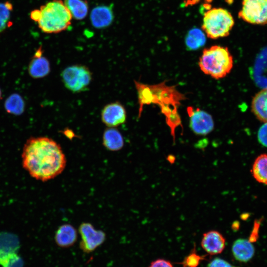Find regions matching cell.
Returning a JSON list of instances; mask_svg holds the SVG:
<instances>
[{"mask_svg": "<svg viewBox=\"0 0 267 267\" xmlns=\"http://www.w3.org/2000/svg\"><path fill=\"white\" fill-rule=\"evenodd\" d=\"M30 17L44 33L57 34L66 30L73 17L62 0H52L31 11Z\"/></svg>", "mask_w": 267, "mask_h": 267, "instance_id": "3", "label": "cell"}, {"mask_svg": "<svg viewBox=\"0 0 267 267\" xmlns=\"http://www.w3.org/2000/svg\"><path fill=\"white\" fill-rule=\"evenodd\" d=\"M1 266L2 267H23L24 261L22 258L16 253L11 256Z\"/></svg>", "mask_w": 267, "mask_h": 267, "instance_id": "25", "label": "cell"}, {"mask_svg": "<svg viewBox=\"0 0 267 267\" xmlns=\"http://www.w3.org/2000/svg\"><path fill=\"white\" fill-rule=\"evenodd\" d=\"M234 24L230 12L223 8L215 7L204 13L202 29L209 38L217 39L228 36Z\"/></svg>", "mask_w": 267, "mask_h": 267, "instance_id": "5", "label": "cell"}, {"mask_svg": "<svg viewBox=\"0 0 267 267\" xmlns=\"http://www.w3.org/2000/svg\"><path fill=\"white\" fill-rule=\"evenodd\" d=\"M251 173L257 181L267 185V154H262L256 158Z\"/></svg>", "mask_w": 267, "mask_h": 267, "instance_id": "19", "label": "cell"}, {"mask_svg": "<svg viewBox=\"0 0 267 267\" xmlns=\"http://www.w3.org/2000/svg\"><path fill=\"white\" fill-rule=\"evenodd\" d=\"M207 267H237L225 260L219 258H215L207 265Z\"/></svg>", "mask_w": 267, "mask_h": 267, "instance_id": "27", "label": "cell"}, {"mask_svg": "<svg viewBox=\"0 0 267 267\" xmlns=\"http://www.w3.org/2000/svg\"><path fill=\"white\" fill-rule=\"evenodd\" d=\"M187 111L189 117V127L195 134L205 135L214 130V120L209 113L190 106L187 107Z\"/></svg>", "mask_w": 267, "mask_h": 267, "instance_id": "9", "label": "cell"}, {"mask_svg": "<svg viewBox=\"0 0 267 267\" xmlns=\"http://www.w3.org/2000/svg\"><path fill=\"white\" fill-rule=\"evenodd\" d=\"M233 64V57L228 48L217 45L205 48L198 61L200 70L216 80L229 74Z\"/></svg>", "mask_w": 267, "mask_h": 267, "instance_id": "4", "label": "cell"}, {"mask_svg": "<svg viewBox=\"0 0 267 267\" xmlns=\"http://www.w3.org/2000/svg\"><path fill=\"white\" fill-rule=\"evenodd\" d=\"M65 87L73 92L87 90L92 80V74L85 66L74 65L65 68L61 74Z\"/></svg>", "mask_w": 267, "mask_h": 267, "instance_id": "6", "label": "cell"}, {"mask_svg": "<svg viewBox=\"0 0 267 267\" xmlns=\"http://www.w3.org/2000/svg\"><path fill=\"white\" fill-rule=\"evenodd\" d=\"M91 25L95 28L108 27L113 22L114 14L110 6L99 5L94 7L90 14Z\"/></svg>", "mask_w": 267, "mask_h": 267, "instance_id": "14", "label": "cell"}, {"mask_svg": "<svg viewBox=\"0 0 267 267\" xmlns=\"http://www.w3.org/2000/svg\"><path fill=\"white\" fill-rule=\"evenodd\" d=\"M78 238L77 231L71 224H64L57 229L55 234V241L59 247L67 248L73 245Z\"/></svg>", "mask_w": 267, "mask_h": 267, "instance_id": "16", "label": "cell"}, {"mask_svg": "<svg viewBox=\"0 0 267 267\" xmlns=\"http://www.w3.org/2000/svg\"><path fill=\"white\" fill-rule=\"evenodd\" d=\"M102 122L108 127H115L124 123L127 114L125 107L119 102L106 105L101 111Z\"/></svg>", "mask_w": 267, "mask_h": 267, "instance_id": "10", "label": "cell"}, {"mask_svg": "<svg viewBox=\"0 0 267 267\" xmlns=\"http://www.w3.org/2000/svg\"><path fill=\"white\" fill-rule=\"evenodd\" d=\"M201 246L210 255L221 253L225 246V239L218 231L211 230L203 234Z\"/></svg>", "mask_w": 267, "mask_h": 267, "instance_id": "12", "label": "cell"}, {"mask_svg": "<svg viewBox=\"0 0 267 267\" xmlns=\"http://www.w3.org/2000/svg\"><path fill=\"white\" fill-rule=\"evenodd\" d=\"M251 108L258 119L267 122V88L262 89L254 96Z\"/></svg>", "mask_w": 267, "mask_h": 267, "instance_id": "17", "label": "cell"}, {"mask_svg": "<svg viewBox=\"0 0 267 267\" xmlns=\"http://www.w3.org/2000/svg\"><path fill=\"white\" fill-rule=\"evenodd\" d=\"M1 90L0 89V97H1Z\"/></svg>", "mask_w": 267, "mask_h": 267, "instance_id": "29", "label": "cell"}, {"mask_svg": "<svg viewBox=\"0 0 267 267\" xmlns=\"http://www.w3.org/2000/svg\"><path fill=\"white\" fill-rule=\"evenodd\" d=\"M203 258L196 253H192L184 259L182 263V267H197Z\"/></svg>", "mask_w": 267, "mask_h": 267, "instance_id": "24", "label": "cell"}, {"mask_svg": "<svg viewBox=\"0 0 267 267\" xmlns=\"http://www.w3.org/2000/svg\"><path fill=\"white\" fill-rule=\"evenodd\" d=\"M18 237L8 232H0V265L2 266L13 255L18 253L20 248Z\"/></svg>", "mask_w": 267, "mask_h": 267, "instance_id": "11", "label": "cell"}, {"mask_svg": "<svg viewBox=\"0 0 267 267\" xmlns=\"http://www.w3.org/2000/svg\"><path fill=\"white\" fill-rule=\"evenodd\" d=\"M23 168L31 177L45 181L65 169L66 158L60 145L47 137H32L25 143L22 153Z\"/></svg>", "mask_w": 267, "mask_h": 267, "instance_id": "1", "label": "cell"}, {"mask_svg": "<svg viewBox=\"0 0 267 267\" xmlns=\"http://www.w3.org/2000/svg\"><path fill=\"white\" fill-rule=\"evenodd\" d=\"M139 104L138 118L140 117L144 105L155 104L159 105L164 115L167 125L170 128L171 134L175 142V130L181 121L178 108L185 96L179 92L175 86H169L162 82L149 85L134 81Z\"/></svg>", "mask_w": 267, "mask_h": 267, "instance_id": "2", "label": "cell"}, {"mask_svg": "<svg viewBox=\"0 0 267 267\" xmlns=\"http://www.w3.org/2000/svg\"><path fill=\"white\" fill-rule=\"evenodd\" d=\"M42 47L35 52L28 67L30 75L34 78H42L47 75L50 71L48 59L43 56Z\"/></svg>", "mask_w": 267, "mask_h": 267, "instance_id": "13", "label": "cell"}, {"mask_svg": "<svg viewBox=\"0 0 267 267\" xmlns=\"http://www.w3.org/2000/svg\"><path fill=\"white\" fill-rule=\"evenodd\" d=\"M4 107L9 113L14 115L21 114L24 110V100L19 94H11L5 100Z\"/></svg>", "mask_w": 267, "mask_h": 267, "instance_id": "22", "label": "cell"}, {"mask_svg": "<svg viewBox=\"0 0 267 267\" xmlns=\"http://www.w3.org/2000/svg\"><path fill=\"white\" fill-rule=\"evenodd\" d=\"M73 18L81 20L86 18L89 12V4L86 0H64Z\"/></svg>", "mask_w": 267, "mask_h": 267, "instance_id": "20", "label": "cell"}, {"mask_svg": "<svg viewBox=\"0 0 267 267\" xmlns=\"http://www.w3.org/2000/svg\"><path fill=\"white\" fill-rule=\"evenodd\" d=\"M81 240L80 247L85 253L93 251L105 241L106 234L101 230L96 229L89 222H82L79 227Z\"/></svg>", "mask_w": 267, "mask_h": 267, "instance_id": "8", "label": "cell"}, {"mask_svg": "<svg viewBox=\"0 0 267 267\" xmlns=\"http://www.w3.org/2000/svg\"><path fill=\"white\" fill-rule=\"evenodd\" d=\"M149 267H173V266L168 261L163 259H158L152 262Z\"/></svg>", "mask_w": 267, "mask_h": 267, "instance_id": "28", "label": "cell"}, {"mask_svg": "<svg viewBox=\"0 0 267 267\" xmlns=\"http://www.w3.org/2000/svg\"><path fill=\"white\" fill-rule=\"evenodd\" d=\"M206 41L203 32L197 28H193L187 33L185 43L186 48L190 50H195L202 47Z\"/></svg>", "mask_w": 267, "mask_h": 267, "instance_id": "21", "label": "cell"}, {"mask_svg": "<svg viewBox=\"0 0 267 267\" xmlns=\"http://www.w3.org/2000/svg\"><path fill=\"white\" fill-rule=\"evenodd\" d=\"M258 139L262 145L267 147V122L259 129L258 132Z\"/></svg>", "mask_w": 267, "mask_h": 267, "instance_id": "26", "label": "cell"}, {"mask_svg": "<svg viewBox=\"0 0 267 267\" xmlns=\"http://www.w3.org/2000/svg\"><path fill=\"white\" fill-rule=\"evenodd\" d=\"M239 17L257 25L267 24V0H243Z\"/></svg>", "mask_w": 267, "mask_h": 267, "instance_id": "7", "label": "cell"}, {"mask_svg": "<svg viewBox=\"0 0 267 267\" xmlns=\"http://www.w3.org/2000/svg\"><path fill=\"white\" fill-rule=\"evenodd\" d=\"M12 10L13 5L10 1L0 2V33L11 25L9 20Z\"/></svg>", "mask_w": 267, "mask_h": 267, "instance_id": "23", "label": "cell"}, {"mask_svg": "<svg viewBox=\"0 0 267 267\" xmlns=\"http://www.w3.org/2000/svg\"><path fill=\"white\" fill-rule=\"evenodd\" d=\"M231 250L234 258L240 262H248L255 254V248L252 242L249 240L242 238L234 242Z\"/></svg>", "mask_w": 267, "mask_h": 267, "instance_id": "15", "label": "cell"}, {"mask_svg": "<svg viewBox=\"0 0 267 267\" xmlns=\"http://www.w3.org/2000/svg\"><path fill=\"white\" fill-rule=\"evenodd\" d=\"M102 142L106 149L112 151L120 150L124 144L122 134L113 127H109L105 130L103 134Z\"/></svg>", "mask_w": 267, "mask_h": 267, "instance_id": "18", "label": "cell"}]
</instances>
